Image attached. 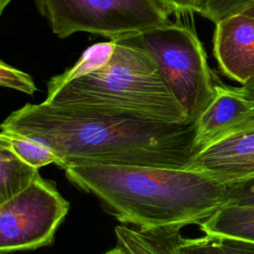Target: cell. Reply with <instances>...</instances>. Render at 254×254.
Wrapping results in <instances>:
<instances>
[{
    "instance_id": "cell-6",
    "label": "cell",
    "mask_w": 254,
    "mask_h": 254,
    "mask_svg": "<svg viewBox=\"0 0 254 254\" xmlns=\"http://www.w3.org/2000/svg\"><path fill=\"white\" fill-rule=\"evenodd\" d=\"M69 209L53 181L40 174L0 204V254L51 245Z\"/></svg>"
},
{
    "instance_id": "cell-8",
    "label": "cell",
    "mask_w": 254,
    "mask_h": 254,
    "mask_svg": "<svg viewBox=\"0 0 254 254\" xmlns=\"http://www.w3.org/2000/svg\"><path fill=\"white\" fill-rule=\"evenodd\" d=\"M225 185L254 178V128L196 152L188 166Z\"/></svg>"
},
{
    "instance_id": "cell-12",
    "label": "cell",
    "mask_w": 254,
    "mask_h": 254,
    "mask_svg": "<svg viewBox=\"0 0 254 254\" xmlns=\"http://www.w3.org/2000/svg\"><path fill=\"white\" fill-rule=\"evenodd\" d=\"M38 170L15 154L6 134L0 131V204L27 187Z\"/></svg>"
},
{
    "instance_id": "cell-13",
    "label": "cell",
    "mask_w": 254,
    "mask_h": 254,
    "mask_svg": "<svg viewBox=\"0 0 254 254\" xmlns=\"http://www.w3.org/2000/svg\"><path fill=\"white\" fill-rule=\"evenodd\" d=\"M181 231L176 238L179 254H254L253 240L210 233L185 237Z\"/></svg>"
},
{
    "instance_id": "cell-9",
    "label": "cell",
    "mask_w": 254,
    "mask_h": 254,
    "mask_svg": "<svg viewBox=\"0 0 254 254\" xmlns=\"http://www.w3.org/2000/svg\"><path fill=\"white\" fill-rule=\"evenodd\" d=\"M213 55L220 71L245 84L254 78V18L237 14L215 24Z\"/></svg>"
},
{
    "instance_id": "cell-14",
    "label": "cell",
    "mask_w": 254,
    "mask_h": 254,
    "mask_svg": "<svg viewBox=\"0 0 254 254\" xmlns=\"http://www.w3.org/2000/svg\"><path fill=\"white\" fill-rule=\"evenodd\" d=\"M114 47V40L97 43L88 47L72 66L65 69L63 73L53 76L48 81V89L58 87L72 78L81 76L103 66L110 60Z\"/></svg>"
},
{
    "instance_id": "cell-17",
    "label": "cell",
    "mask_w": 254,
    "mask_h": 254,
    "mask_svg": "<svg viewBox=\"0 0 254 254\" xmlns=\"http://www.w3.org/2000/svg\"><path fill=\"white\" fill-rule=\"evenodd\" d=\"M0 86L8 87L32 95L37 86L30 74L15 68L0 60Z\"/></svg>"
},
{
    "instance_id": "cell-19",
    "label": "cell",
    "mask_w": 254,
    "mask_h": 254,
    "mask_svg": "<svg viewBox=\"0 0 254 254\" xmlns=\"http://www.w3.org/2000/svg\"><path fill=\"white\" fill-rule=\"evenodd\" d=\"M230 194V203L254 205V178L231 185Z\"/></svg>"
},
{
    "instance_id": "cell-10",
    "label": "cell",
    "mask_w": 254,
    "mask_h": 254,
    "mask_svg": "<svg viewBox=\"0 0 254 254\" xmlns=\"http://www.w3.org/2000/svg\"><path fill=\"white\" fill-rule=\"evenodd\" d=\"M178 227L149 230L117 225L114 229L118 245L129 254H179L176 247Z\"/></svg>"
},
{
    "instance_id": "cell-4",
    "label": "cell",
    "mask_w": 254,
    "mask_h": 254,
    "mask_svg": "<svg viewBox=\"0 0 254 254\" xmlns=\"http://www.w3.org/2000/svg\"><path fill=\"white\" fill-rule=\"evenodd\" d=\"M190 122L214 96V73L194 29L181 20L135 35Z\"/></svg>"
},
{
    "instance_id": "cell-5",
    "label": "cell",
    "mask_w": 254,
    "mask_h": 254,
    "mask_svg": "<svg viewBox=\"0 0 254 254\" xmlns=\"http://www.w3.org/2000/svg\"><path fill=\"white\" fill-rule=\"evenodd\" d=\"M60 38L85 32L109 40L139 35L170 22L156 0H35Z\"/></svg>"
},
{
    "instance_id": "cell-22",
    "label": "cell",
    "mask_w": 254,
    "mask_h": 254,
    "mask_svg": "<svg viewBox=\"0 0 254 254\" xmlns=\"http://www.w3.org/2000/svg\"><path fill=\"white\" fill-rule=\"evenodd\" d=\"M240 14H244V15H246V16H249V17L254 18V4L251 5L249 8H247L246 10H244V11H243L242 13H240Z\"/></svg>"
},
{
    "instance_id": "cell-1",
    "label": "cell",
    "mask_w": 254,
    "mask_h": 254,
    "mask_svg": "<svg viewBox=\"0 0 254 254\" xmlns=\"http://www.w3.org/2000/svg\"><path fill=\"white\" fill-rule=\"evenodd\" d=\"M0 130L44 143L63 170L81 164L182 169L195 153L193 122L170 124L46 101L13 111Z\"/></svg>"
},
{
    "instance_id": "cell-15",
    "label": "cell",
    "mask_w": 254,
    "mask_h": 254,
    "mask_svg": "<svg viewBox=\"0 0 254 254\" xmlns=\"http://www.w3.org/2000/svg\"><path fill=\"white\" fill-rule=\"evenodd\" d=\"M2 132L6 134L15 154L26 164L36 169L50 164L57 165L58 156L44 143L18 134Z\"/></svg>"
},
{
    "instance_id": "cell-20",
    "label": "cell",
    "mask_w": 254,
    "mask_h": 254,
    "mask_svg": "<svg viewBox=\"0 0 254 254\" xmlns=\"http://www.w3.org/2000/svg\"><path fill=\"white\" fill-rule=\"evenodd\" d=\"M240 90L242 91V93L251 101L254 102V78H252L251 80H249L248 82H246L245 84L241 85Z\"/></svg>"
},
{
    "instance_id": "cell-2",
    "label": "cell",
    "mask_w": 254,
    "mask_h": 254,
    "mask_svg": "<svg viewBox=\"0 0 254 254\" xmlns=\"http://www.w3.org/2000/svg\"><path fill=\"white\" fill-rule=\"evenodd\" d=\"M64 171L120 222L142 230L198 226L231 202V185L188 168L81 164Z\"/></svg>"
},
{
    "instance_id": "cell-3",
    "label": "cell",
    "mask_w": 254,
    "mask_h": 254,
    "mask_svg": "<svg viewBox=\"0 0 254 254\" xmlns=\"http://www.w3.org/2000/svg\"><path fill=\"white\" fill-rule=\"evenodd\" d=\"M110 60L101 67L48 89L53 105L170 124L190 123L149 54L135 36L114 39Z\"/></svg>"
},
{
    "instance_id": "cell-18",
    "label": "cell",
    "mask_w": 254,
    "mask_h": 254,
    "mask_svg": "<svg viewBox=\"0 0 254 254\" xmlns=\"http://www.w3.org/2000/svg\"><path fill=\"white\" fill-rule=\"evenodd\" d=\"M169 14L177 16L198 13L202 0H156Z\"/></svg>"
},
{
    "instance_id": "cell-21",
    "label": "cell",
    "mask_w": 254,
    "mask_h": 254,
    "mask_svg": "<svg viewBox=\"0 0 254 254\" xmlns=\"http://www.w3.org/2000/svg\"><path fill=\"white\" fill-rule=\"evenodd\" d=\"M104 254H129V253L124 248H122L120 245L116 244L115 247L111 248L110 250H108Z\"/></svg>"
},
{
    "instance_id": "cell-16",
    "label": "cell",
    "mask_w": 254,
    "mask_h": 254,
    "mask_svg": "<svg viewBox=\"0 0 254 254\" xmlns=\"http://www.w3.org/2000/svg\"><path fill=\"white\" fill-rule=\"evenodd\" d=\"M254 4V0H202L198 14L212 23L242 13Z\"/></svg>"
},
{
    "instance_id": "cell-23",
    "label": "cell",
    "mask_w": 254,
    "mask_h": 254,
    "mask_svg": "<svg viewBox=\"0 0 254 254\" xmlns=\"http://www.w3.org/2000/svg\"><path fill=\"white\" fill-rule=\"evenodd\" d=\"M12 0H0V16L3 13V11L5 10V8L8 6V4L11 2Z\"/></svg>"
},
{
    "instance_id": "cell-11",
    "label": "cell",
    "mask_w": 254,
    "mask_h": 254,
    "mask_svg": "<svg viewBox=\"0 0 254 254\" xmlns=\"http://www.w3.org/2000/svg\"><path fill=\"white\" fill-rule=\"evenodd\" d=\"M203 233L254 241V205L228 203L197 226Z\"/></svg>"
},
{
    "instance_id": "cell-7",
    "label": "cell",
    "mask_w": 254,
    "mask_h": 254,
    "mask_svg": "<svg viewBox=\"0 0 254 254\" xmlns=\"http://www.w3.org/2000/svg\"><path fill=\"white\" fill-rule=\"evenodd\" d=\"M214 80L213 98L193 121L195 153L254 128V102L249 100L239 87L222 83L215 74Z\"/></svg>"
}]
</instances>
